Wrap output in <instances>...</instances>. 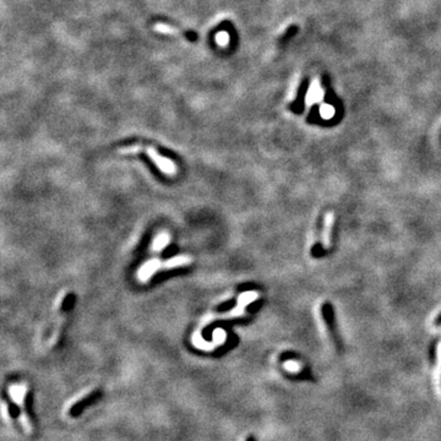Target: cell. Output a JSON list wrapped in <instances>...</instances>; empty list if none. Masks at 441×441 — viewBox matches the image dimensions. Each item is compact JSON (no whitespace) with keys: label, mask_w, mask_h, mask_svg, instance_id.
<instances>
[{"label":"cell","mask_w":441,"mask_h":441,"mask_svg":"<svg viewBox=\"0 0 441 441\" xmlns=\"http://www.w3.org/2000/svg\"><path fill=\"white\" fill-rule=\"evenodd\" d=\"M439 320H441V315H440V318H439Z\"/></svg>","instance_id":"obj_15"},{"label":"cell","mask_w":441,"mask_h":441,"mask_svg":"<svg viewBox=\"0 0 441 441\" xmlns=\"http://www.w3.org/2000/svg\"><path fill=\"white\" fill-rule=\"evenodd\" d=\"M285 369L287 371L289 372H294V374H297V372L300 371L301 365L298 362H295V360H287L285 363Z\"/></svg>","instance_id":"obj_11"},{"label":"cell","mask_w":441,"mask_h":441,"mask_svg":"<svg viewBox=\"0 0 441 441\" xmlns=\"http://www.w3.org/2000/svg\"><path fill=\"white\" fill-rule=\"evenodd\" d=\"M191 262V259L188 256L184 255H180V256H176V257H172V259L168 260V261H165L162 263V268H174V267H180V266H185L189 265V263Z\"/></svg>","instance_id":"obj_8"},{"label":"cell","mask_w":441,"mask_h":441,"mask_svg":"<svg viewBox=\"0 0 441 441\" xmlns=\"http://www.w3.org/2000/svg\"><path fill=\"white\" fill-rule=\"evenodd\" d=\"M159 268H162V262L158 261V260H151V261L144 263L143 266H141V268L139 270L138 277L139 280L143 281V282H146V281H149L151 277H152V275L155 274L157 270H159Z\"/></svg>","instance_id":"obj_3"},{"label":"cell","mask_w":441,"mask_h":441,"mask_svg":"<svg viewBox=\"0 0 441 441\" xmlns=\"http://www.w3.org/2000/svg\"><path fill=\"white\" fill-rule=\"evenodd\" d=\"M26 392H27V387L25 385L15 384L9 387V396L14 399V402L20 407H23V399H25Z\"/></svg>","instance_id":"obj_5"},{"label":"cell","mask_w":441,"mask_h":441,"mask_svg":"<svg viewBox=\"0 0 441 441\" xmlns=\"http://www.w3.org/2000/svg\"><path fill=\"white\" fill-rule=\"evenodd\" d=\"M227 338V334L224 332V330L222 328H217L214 332V343L215 345H222Z\"/></svg>","instance_id":"obj_12"},{"label":"cell","mask_w":441,"mask_h":441,"mask_svg":"<svg viewBox=\"0 0 441 441\" xmlns=\"http://www.w3.org/2000/svg\"><path fill=\"white\" fill-rule=\"evenodd\" d=\"M256 298H257L256 292L242 293V294L239 295V298H238V307H235L234 309L230 312V316L243 315V313H244V308L247 307L249 303H251L253 300H255Z\"/></svg>","instance_id":"obj_4"},{"label":"cell","mask_w":441,"mask_h":441,"mask_svg":"<svg viewBox=\"0 0 441 441\" xmlns=\"http://www.w3.org/2000/svg\"><path fill=\"white\" fill-rule=\"evenodd\" d=\"M436 372H435V375H436V381L437 384H439V386H441V341L439 342V345H437V351H436Z\"/></svg>","instance_id":"obj_10"},{"label":"cell","mask_w":441,"mask_h":441,"mask_svg":"<svg viewBox=\"0 0 441 441\" xmlns=\"http://www.w3.org/2000/svg\"><path fill=\"white\" fill-rule=\"evenodd\" d=\"M320 113H321L322 117L327 118V119H328V118H331L334 114V109H333L332 106L325 105V106H322V107H321Z\"/></svg>","instance_id":"obj_13"},{"label":"cell","mask_w":441,"mask_h":441,"mask_svg":"<svg viewBox=\"0 0 441 441\" xmlns=\"http://www.w3.org/2000/svg\"><path fill=\"white\" fill-rule=\"evenodd\" d=\"M334 223V214L328 212L325 217L324 222V230H322V244L325 248H328L331 245V230H332Z\"/></svg>","instance_id":"obj_6"},{"label":"cell","mask_w":441,"mask_h":441,"mask_svg":"<svg viewBox=\"0 0 441 441\" xmlns=\"http://www.w3.org/2000/svg\"><path fill=\"white\" fill-rule=\"evenodd\" d=\"M19 419H20V422H21L22 427L25 428L26 433H31V430H32L31 423H29V419L27 418V416H26L25 412H22V414H21V416H20Z\"/></svg>","instance_id":"obj_14"},{"label":"cell","mask_w":441,"mask_h":441,"mask_svg":"<svg viewBox=\"0 0 441 441\" xmlns=\"http://www.w3.org/2000/svg\"><path fill=\"white\" fill-rule=\"evenodd\" d=\"M322 97H324V91H322L321 86L319 84L318 80H315V81H313L312 86H310V90L307 96V102L312 105V103L319 102Z\"/></svg>","instance_id":"obj_7"},{"label":"cell","mask_w":441,"mask_h":441,"mask_svg":"<svg viewBox=\"0 0 441 441\" xmlns=\"http://www.w3.org/2000/svg\"><path fill=\"white\" fill-rule=\"evenodd\" d=\"M146 153L149 155L150 158L152 159L153 163L163 172V173L165 174L176 173V165H174L173 162H172L171 159L162 157L155 149H153V147H146Z\"/></svg>","instance_id":"obj_2"},{"label":"cell","mask_w":441,"mask_h":441,"mask_svg":"<svg viewBox=\"0 0 441 441\" xmlns=\"http://www.w3.org/2000/svg\"><path fill=\"white\" fill-rule=\"evenodd\" d=\"M168 243H169V234H168V233H161V234L157 235L155 241H153L152 249L155 251L163 250L168 245Z\"/></svg>","instance_id":"obj_9"},{"label":"cell","mask_w":441,"mask_h":441,"mask_svg":"<svg viewBox=\"0 0 441 441\" xmlns=\"http://www.w3.org/2000/svg\"><path fill=\"white\" fill-rule=\"evenodd\" d=\"M156 25L158 23V25H161L162 27L167 28L168 31H174V32H179L180 35H182L183 37L186 38V41H189V42H197L199 41V35L196 33L195 31H191V29H186L184 27H182V26L179 25V23L174 22L173 20L171 19H158L156 20Z\"/></svg>","instance_id":"obj_1"}]
</instances>
